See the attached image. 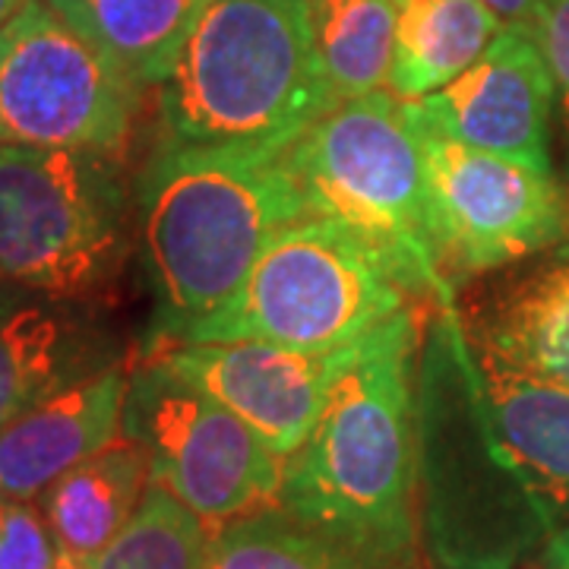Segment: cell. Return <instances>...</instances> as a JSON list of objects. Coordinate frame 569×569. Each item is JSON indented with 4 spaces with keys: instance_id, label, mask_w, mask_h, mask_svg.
<instances>
[{
    "instance_id": "6da1fadb",
    "label": "cell",
    "mask_w": 569,
    "mask_h": 569,
    "mask_svg": "<svg viewBox=\"0 0 569 569\" xmlns=\"http://www.w3.org/2000/svg\"><path fill=\"white\" fill-rule=\"evenodd\" d=\"M425 320L392 313L342 351L323 415L284 459L279 507L389 569H421L415 380Z\"/></svg>"
},
{
    "instance_id": "7a4b0ae2",
    "label": "cell",
    "mask_w": 569,
    "mask_h": 569,
    "mask_svg": "<svg viewBox=\"0 0 569 569\" xmlns=\"http://www.w3.org/2000/svg\"><path fill=\"white\" fill-rule=\"evenodd\" d=\"M313 216L288 149L168 140L140 181V241L162 305L183 336L241 288L284 224Z\"/></svg>"
},
{
    "instance_id": "3957f363",
    "label": "cell",
    "mask_w": 569,
    "mask_h": 569,
    "mask_svg": "<svg viewBox=\"0 0 569 569\" xmlns=\"http://www.w3.org/2000/svg\"><path fill=\"white\" fill-rule=\"evenodd\" d=\"M415 449L421 545L440 569H516L550 535L493 443L456 307H437L421 332Z\"/></svg>"
},
{
    "instance_id": "277c9868",
    "label": "cell",
    "mask_w": 569,
    "mask_h": 569,
    "mask_svg": "<svg viewBox=\"0 0 569 569\" xmlns=\"http://www.w3.org/2000/svg\"><path fill=\"white\" fill-rule=\"evenodd\" d=\"M178 142L288 149L339 99L307 0H206L159 86Z\"/></svg>"
},
{
    "instance_id": "5b68a950",
    "label": "cell",
    "mask_w": 569,
    "mask_h": 569,
    "mask_svg": "<svg viewBox=\"0 0 569 569\" xmlns=\"http://www.w3.org/2000/svg\"><path fill=\"white\" fill-rule=\"evenodd\" d=\"M288 156L313 216L358 234L411 298L456 307L411 102L392 92L339 102Z\"/></svg>"
},
{
    "instance_id": "8992f818",
    "label": "cell",
    "mask_w": 569,
    "mask_h": 569,
    "mask_svg": "<svg viewBox=\"0 0 569 569\" xmlns=\"http://www.w3.org/2000/svg\"><path fill=\"white\" fill-rule=\"evenodd\" d=\"M406 307L411 295L358 234L326 216H307L269 241L216 313L171 339L266 342L332 355Z\"/></svg>"
},
{
    "instance_id": "52a82bcc",
    "label": "cell",
    "mask_w": 569,
    "mask_h": 569,
    "mask_svg": "<svg viewBox=\"0 0 569 569\" xmlns=\"http://www.w3.org/2000/svg\"><path fill=\"white\" fill-rule=\"evenodd\" d=\"M127 203L108 159L0 142V284L86 301L118 279Z\"/></svg>"
},
{
    "instance_id": "ba28073f",
    "label": "cell",
    "mask_w": 569,
    "mask_h": 569,
    "mask_svg": "<svg viewBox=\"0 0 569 569\" xmlns=\"http://www.w3.org/2000/svg\"><path fill=\"white\" fill-rule=\"evenodd\" d=\"M121 433L146 447L152 481L171 490L209 529L279 507L282 456L234 411L149 351L127 367Z\"/></svg>"
},
{
    "instance_id": "9c48e42d",
    "label": "cell",
    "mask_w": 569,
    "mask_h": 569,
    "mask_svg": "<svg viewBox=\"0 0 569 569\" xmlns=\"http://www.w3.org/2000/svg\"><path fill=\"white\" fill-rule=\"evenodd\" d=\"M140 89L44 0L0 29V142L114 159L133 137Z\"/></svg>"
},
{
    "instance_id": "30bf717a",
    "label": "cell",
    "mask_w": 569,
    "mask_h": 569,
    "mask_svg": "<svg viewBox=\"0 0 569 569\" xmlns=\"http://www.w3.org/2000/svg\"><path fill=\"white\" fill-rule=\"evenodd\" d=\"M415 108L427 181L443 231L449 279L535 257L569 234V197L553 174L531 171L437 130Z\"/></svg>"
},
{
    "instance_id": "8fae6325",
    "label": "cell",
    "mask_w": 569,
    "mask_h": 569,
    "mask_svg": "<svg viewBox=\"0 0 569 569\" xmlns=\"http://www.w3.org/2000/svg\"><path fill=\"white\" fill-rule=\"evenodd\" d=\"M342 351L307 355L266 342H193L171 336H159L149 346V355L234 411L282 459L295 456L313 433Z\"/></svg>"
},
{
    "instance_id": "7c38bea8",
    "label": "cell",
    "mask_w": 569,
    "mask_h": 569,
    "mask_svg": "<svg viewBox=\"0 0 569 569\" xmlns=\"http://www.w3.org/2000/svg\"><path fill=\"white\" fill-rule=\"evenodd\" d=\"M415 104L452 140L550 174L553 80L535 26L507 22L481 61Z\"/></svg>"
},
{
    "instance_id": "4fadbf2b",
    "label": "cell",
    "mask_w": 569,
    "mask_h": 569,
    "mask_svg": "<svg viewBox=\"0 0 569 569\" xmlns=\"http://www.w3.org/2000/svg\"><path fill=\"white\" fill-rule=\"evenodd\" d=\"M121 365L86 301L0 284V427Z\"/></svg>"
},
{
    "instance_id": "5bb4252c",
    "label": "cell",
    "mask_w": 569,
    "mask_h": 569,
    "mask_svg": "<svg viewBox=\"0 0 569 569\" xmlns=\"http://www.w3.org/2000/svg\"><path fill=\"white\" fill-rule=\"evenodd\" d=\"M471 355L493 443L553 535L569 522V387L481 346H471Z\"/></svg>"
},
{
    "instance_id": "9a60e30c",
    "label": "cell",
    "mask_w": 569,
    "mask_h": 569,
    "mask_svg": "<svg viewBox=\"0 0 569 569\" xmlns=\"http://www.w3.org/2000/svg\"><path fill=\"white\" fill-rule=\"evenodd\" d=\"M127 367L63 389L0 427V500H32L63 471L121 437Z\"/></svg>"
},
{
    "instance_id": "2e32d148",
    "label": "cell",
    "mask_w": 569,
    "mask_h": 569,
    "mask_svg": "<svg viewBox=\"0 0 569 569\" xmlns=\"http://www.w3.org/2000/svg\"><path fill=\"white\" fill-rule=\"evenodd\" d=\"M152 485V459L133 437H114L39 497V507L67 557L89 563L133 519Z\"/></svg>"
},
{
    "instance_id": "e0dca14e",
    "label": "cell",
    "mask_w": 569,
    "mask_h": 569,
    "mask_svg": "<svg viewBox=\"0 0 569 569\" xmlns=\"http://www.w3.org/2000/svg\"><path fill=\"white\" fill-rule=\"evenodd\" d=\"M503 26L481 0H399L389 92L418 102L459 80L485 58Z\"/></svg>"
},
{
    "instance_id": "ac0fdd59",
    "label": "cell",
    "mask_w": 569,
    "mask_h": 569,
    "mask_svg": "<svg viewBox=\"0 0 569 569\" xmlns=\"http://www.w3.org/2000/svg\"><path fill=\"white\" fill-rule=\"evenodd\" d=\"M137 86H162L206 0H44Z\"/></svg>"
},
{
    "instance_id": "d6986e66",
    "label": "cell",
    "mask_w": 569,
    "mask_h": 569,
    "mask_svg": "<svg viewBox=\"0 0 569 569\" xmlns=\"http://www.w3.org/2000/svg\"><path fill=\"white\" fill-rule=\"evenodd\" d=\"M468 342L519 370L569 387V260L509 284L471 329Z\"/></svg>"
},
{
    "instance_id": "ffe728a7",
    "label": "cell",
    "mask_w": 569,
    "mask_h": 569,
    "mask_svg": "<svg viewBox=\"0 0 569 569\" xmlns=\"http://www.w3.org/2000/svg\"><path fill=\"white\" fill-rule=\"evenodd\" d=\"M317 54L339 102L389 82L399 0H307Z\"/></svg>"
},
{
    "instance_id": "44dd1931",
    "label": "cell",
    "mask_w": 569,
    "mask_h": 569,
    "mask_svg": "<svg viewBox=\"0 0 569 569\" xmlns=\"http://www.w3.org/2000/svg\"><path fill=\"white\" fill-rule=\"evenodd\" d=\"M203 569H389L305 526L282 507L212 529Z\"/></svg>"
},
{
    "instance_id": "7402d4cb",
    "label": "cell",
    "mask_w": 569,
    "mask_h": 569,
    "mask_svg": "<svg viewBox=\"0 0 569 569\" xmlns=\"http://www.w3.org/2000/svg\"><path fill=\"white\" fill-rule=\"evenodd\" d=\"M209 538L203 519L152 481L133 519L89 560V569H203Z\"/></svg>"
},
{
    "instance_id": "603a6c76",
    "label": "cell",
    "mask_w": 569,
    "mask_h": 569,
    "mask_svg": "<svg viewBox=\"0 0 569 569\" xmlns=\"http://www.w3.org/2000/svg\"><path fill=\"white\" fill-rule=\"evenodd\" d=\"M61 548L41 507L0 500V569H58Z\"/></svg>"
},
{
    "instance_id": "cb8c5ba5",
    "label": "cell",
    "mask_w": 569,
    "mask_h": 569,
    "mask_svg": "<svg viewBox=\"0 0 569 569\" xmlns=\"http://www.w3.org/2000/svg\"><path fill=\"white\" fill-rule=\"evenodd\" d=\"M535 32H538V44L548 61L550 80H553V102H557L560 127H563L569 146V0H541Z\"/></svg>"
},
{
    "instance_id": "d4e9b609",
    "label": "cell",
    "mask_w": 569,
    "mask_h": 569,
    "mask_svg": "<svg viewBox=\"0 0 569 569\" xmlns=\"http://www.w3.org/2000/svg\"><path fill=\"white\" fill-rule=\"evenodd\" d=\"M481 3H488L490 10L503 22H526V26H535L538 13H541V0H481Z\"/></svg>"
},
{
    "instance_id": "484cf974",
    "label": "cell",
    "mask_w": 569,
    "mask_h": 569,
    "mask_svg": "<svg viewBox=\"0 0 569 569\" xmlns=\"http://www.w3.org/2000/svg\"><path fill=\"white\" fill-rule=\"evenodd\" d=\"M545 567L569 569V522L550 535L548 548H545Z\"/></svg>"
},
{
    "instance_id": "4316f807",
    "label": "cell",
    "mask_w": 569,
    "mask_h": 569,
    "mask_svg": "<svg viewBox=\"0 0 569 569\" xmlns=\"http://www.w3.org/2000/svg\"><path fill=\"white\" fill-rule=\"evenodd\" d=\"M22 7H26V0H0V29L7 26V22L13 20L17 13H20Z\"/></svg>"
},
{
    "instance_id": "83f0119b",
    "label": "cell",
    "mask_w": 569,
    "mask_h": 569,
    "mask_svg": "<svg viewBox=\"0 0 569 569\" xmlns=\"http://www.w3.org/2000/svg\"><path fill=\"white\" fill-rule=\"evenodd\" d=\"M58 569H89V563H82V560H77V557H67V553H61V563H58Z\"/></svg>"
},
{
    "instance_id": "f1b7e54d",
    "label": "cell",
    "mask_w": 569,
    "mask_h": 569,
    "mask_svg": "<svg viewBox=\"0 0 569 569\" xmlns=\"http://www.w3.org/2000/svg\"><path fill=\"white\" fill-rule=\"evenodd\" d=\"M545 569H550V567H545Z\"/></svg>"
}]
</instances>
